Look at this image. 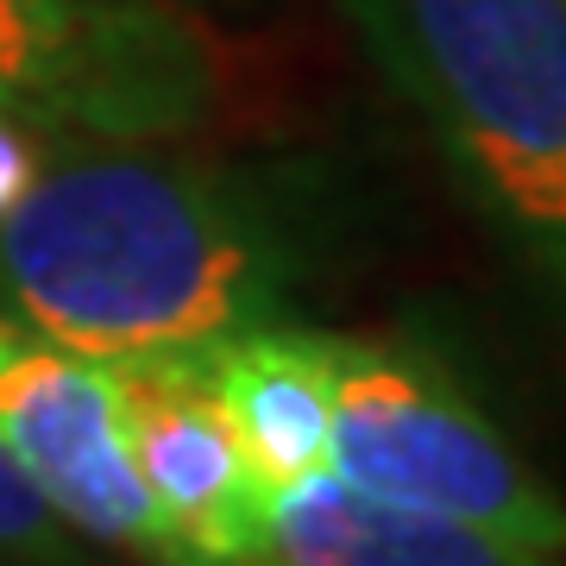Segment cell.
Masks as SVG:
<instances>
[{"label":"cell","mask_w":566,"mask_h":566,"mask_svg":"<svg viewBox=\"0 0 566 566\" xmlns=\"http://www.w3.org/2000/svg\"><path fill=\"white\" fill-rule=\"evenodd\" d=\"M296 277L277 196L177 139H51L0 202L7 322L88 359L208 353L290 322Z\"/></svg>","instance_id":"1"},{"label":"cell","mask_w":566,"mask_h":566,"mask_svg":"<svg viewBox=\"0 0 566 566\" xmlns=\"http://www.w3.org/2000/svg\"><path fill=\"white\" fill-rule=\"evenodd\" d=\"M472 214L566 308V0H346Z\"/></svg>","instance_id":"2"},{"label":"cell","mask_w":566,"mask_h":566,"mask_svg":"<svg viewBox=\"0 0 566 566\" xmlns=\"http://www.w3.org/2000/svg\"><path fill=\"white\" fill-rule=\"evenodd\" d=\"M327 472L397 510L566 554V504L434 359L334 334Z\"/></svg>","instance_id":"3"},{"label":"cell","mask_w":566,"mask_h":566,"mask_svg":"<svg viewBox=\"0 0 566 566\" xmlns=\"http://www.w3.org/2000/svg\"><path fill=\"white\" fill-rule=\"evenodd\" d=\"M214 102V44L170 0H0V120L39 139H182Z\"/></svg>","instance_id":"4"},{"label":"cell","mask_w":566,"mask_h":566,"mask_svg":"<svg viewBox=\"0 0 566 566\" xmlns=\"http://www.w3.org/2000/svg\"><path fill=\"white\" fill-rule=\"evenodd\" d=\"M0 447L82 542L177 566L120 428L107 359L0 315Z\"/></svg>","instance_id":"5"},{"label":"cell","mask_w":566,"mask_h":566,"mask_svg":"<svg viewBox=\"0 0 566 566\" xmlns=\"http://www.w3.org/2000/svg\"><path fill=\"white\" fill-rule=\"evenodd\" d=\"M126 453L158 510L177 566H252L271 528V491L252 472L202 353L107 359Z\"/></svg>","instance_id":"6"},{"label":"cell","mask_w":566,"mask_h":566,"mask_svg":"<svg viewBox=\"0 0 566 566\" xmlns=\"http://www.w3.org/2000/svg\"><path fill=\"white\" fill-rule=\"evenodd\" d=\"M252 566H560V554L472 523L378 504L334 472L271 491V528Z\"/></svg>","instance_id":"7"},{"label":"cell","mask_w":566,"mask_h":566,"mask_svg":"<svg viewBox=\"0 0 566 566\" xmlns=\"http://www.w3.org/2000/svg\"><path fill=\"white\" fill-rule=\"evenodd\" d=\"M208 385L264 491L327 472L334 441V334L271 322L208 346Z\"/></svg>","instance_id":"8"},{"label":"cell","mask_w":566,"mask_h":566,"mask_svg":"<svg viewBox=\"0 0 566 566\" xmlns=\"http://www.w3.org/2000/svg\"><path fill=\"white\" fill-rule=\"evenodd\" d=\"M0 566H88L82 535L32 491L7 447H0Z\"/></svg>","instance_id":"9"}]
</instances>
